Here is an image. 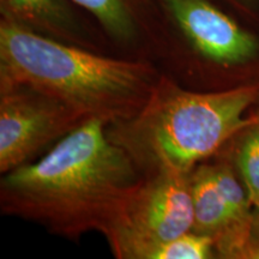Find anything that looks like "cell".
Masks as SVG:
<instances>
[{"label":"cell","instance_id":"6da1fadb","mask_svg":"<svg viewBox=\"0 0 259 259\" xmlns=\"http://www.w3.org/2000/svg\"><path fill=\"white\" fill-rule=\"evenodd\" d=\"M108 122L92 118L58 141L41 160L5 173L0 208L76 239L103 232L122 199L141 181L139 169L108 136Z\"/></svg>","mask_w":259,"mask_h":259},{"label":"cell","instance_id":"7a4b0ae2","mask_svg":"<svg viewBox=\"0 0 259 259\" xmlns=\"http://www.w3.org/2000/svg\"><path fill=\"white\" fill-rule=\"evenodd\" d=\"M160 78L150 64L115 59L0 19V83L25 84L85 116L132 118Z\"/></svg>","mask_w":259,"mask_h":259},{"label":"cell","instance_id":"3957f363","mask_svg":"<svg viewBox=\"0 0 259 259\" xmlns=\"http://www.w3.org/2000/svg\"><path fill=\"white\" fill-rule=\"evenodd\" d=\"M258 101L259 82L198 93L160 76L141 111L107 131L145 174L187 176L253 120Z\"/></svg>","mask_w":259,"mask_h":259},{"label":"cell","instance_id":"277c9868","mask_svg":"<svg viewBox=\"0 0 259 259\" xmlns=\"http://www.w3.org/2000/svg\"><path fill=\"white\" fill-rule=\"evenodd\" d=\"M190 174H145L102 234L119 259H150L161 245L192 231Z\"/></svg>","mask_w":259,"mask_h":259},{"label":"cell","instance_id":"5b68a950","mask_svg":"<svg viewBox=\"0 0 259 259\" xmlns=\"http://www.w3.org/2000/svg\"><path fill=\"white\" fill-rule=\"evenodd\" d=\"M180 36L221 89L259 82V24L215 0H158Z\"/></svg>","mask_w":259,"mask_h":259},{"label":"cell","instance_id":"8992f818","mask_svg":"<svg viewBox=\"0 0 259 259\" xmlns=\"http://www.w3.org/2000/svg\"><path fill=\"white\" fill-rule=\"evenodd\" d=\"M88 119L25 84L0 83V171L30 162Z\"/></svg>","mask_w":259,"mask_h":259},{"label":"cell","instance_id":"52a82bcc","mask_svg":"<svg viewBox=\"0 0 259 259\" xmlns=\"http://www.w3.org/2000/svg\"><path fill=\"white\" fill-rule=\"evenodd\" d=\"M190 184L193 204L192 231L212 239L218 257L244 259L252 242L233 221L213 179L211 164L194 168L190 173Z\"/></svg>","mask_w":259,"mask_h":259},{"label":"cell","instance_id":"ba28073f","mask_svg":"<svg viewBox=\"0 0 259 259\" xmlns=\"http://www.w3.org/2000/svg\"><path fill=\"white\" fill-rule=\"evenodd\" d=\"M71 0H0L2 18L53 40L93 50L92 32Z\"/></svg>","mask_w":259,"mask_h":259},{"label":"cell","instance_id":"9c48e42d","mask_svg":"<svg viewBox=\"0 0 259 259\" xmlns=\"http://www.w3.org/2000/svg\"><path fill=\"white\" fill-rule=\"evenodd\" d=\"M253 115V114H252ZM238 173L252 206H259V119L242 127L221 149Z\"/></svg>","mask_w":259,"mask_h":259},{"label":"cell","instance_id":"30bf717a","mask_svg":"<svg viewBox=\"0 0 259 259\" xmlns=\"http://www.w3.org/2000/svg\"><path fill=\"white\" fill-rule=\"evenodd\" d=\"M94 16L113 40L130 44L139 34L135 0H71Z\"/></svg>","mask_w":259,"mask_h":259},{"label":"cell","instance_id":"8fae6325","mask_svg":"<svg viewBox=\"0 0 259 259\" xmlns=\"http://www.w3.org/2000/svg\"><path fill=\"white\" fill-rule=\"evenodd\" d=\"M216 254L213 240L191 231L161 245L150 259H205Z\"/></svg>","mask_w":259,"mask_h":259},{"label":"cell","instance_id":"7c38bea8","mask_svg":"<svg viewBox=\"0 0 259 259\" xmlns=\"http://www.w3.org/2000/svg\"><path fill=\"white\" fill-rule=\"evenodd\" d=\"M251 23L259 24V0H215Z\"/></svg>","mask_w":259,"mask_h":259},{"label":"cell","instance_id":"4fadbf2b","mask_svg":"<svg viewBox=\"0 0 259 259\" xmlns=\"http://www.w3.org/2000/svg\"><path fill=\"white\" fill-rule=\"evenodd\" d=\"M251 236H252V246H259V206L253 209Z\"/></svg>","mask_w":259,"mask_h":259},{"label":"cell","instance_id":"5bb4252c","mask_svg":"<svg viewBox=\"0 0 259 259\" xmlns=\"http://www.w3.org/2000/svg\"><path fill=\"white\" fill-rule=\"evenodd\" d=\"M244 259H259V246H252V247L246 252Z\"/></svg>","mask_w":259,"mask_h":259},{"label":"cell","instance_id":"9a60e30c","mask_svg":"<svg viewBox=\"0 0 259 259\" xmlns=\"http://www.w3.org/2000/svg\"><path fill=\"white\" fill-rule=\"evenodd\" d=\"M250 113H251V114H253V115L255 116V118L259 119V101L257 102V105H255V106L253 107V108L251 109Z\"/></svg>","mask_w":259,"mask_h":259}]
</instances>
